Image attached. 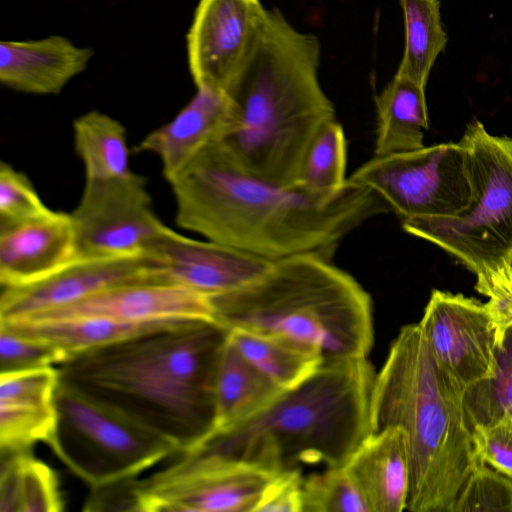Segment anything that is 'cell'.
<instances>
[{
  "mask_svg": "<svg viewBox=\"0 0 512 512\" xmlns=\"http://www.w3.org/2000/svg\"><path fill=\"white\" fill-rule=\"evenodd\" d=\"M168 183L180 227L270 260L299 254L332 260L346 235L389 211L375 192L347 181L339 193L321 196L254 177L221 141L202 149Z\"/></svg>",
  "mask_w": 512,
  "mask_h": 512,
  "instance_id": "obj_1",
  "label": "cell"
},
{
  "mask_svg": "<svg viewBox=\"0 0 512 512\" xmlns=\"http://www.w3.org/2000/svg\"><path fill=\"white\" fill-rule=\"evenodd\" d=\"M227 334L216 321H187L70 356L59 381L189 451L212 430Z\"/></svg>",
  "mask_w": 512,
  "mask_h": 512,
  "instance_id": "obj_2",
  "label": "cell"
},
{
  "mask_svg": "<svg viewBox=\"0 0 512 512\" xmlns=\"http://www.w3.org/2000/svg\"><path fill=\"white\" fill-rule=\"evenodd\" d=\"M320 43L267 10L262 28L227 89L234 128L221 141L237 165L264 181L295 186L307 151L335 109L319 78Z\"/></svg>",
  "mask_w": 512,
  "mask_h": 512,
  "instance_id": "obj_3",
  "label": "cell"
},
{
  "mask_svg": "<svg viewBox=\"0 0 512 512\" xmlns=\"http://www.w3.org/2000/svg\"><path fill=\"white\" fill-rule=\"evenodd\" d=\"M463 396L435 363L419 323L401 327L374 379L369 427L398 426L406 434L408 511L454 512L463 487L484 465Z\"/></svg>",
  "mask_w": 512,
  "mask_h": 512,
  "instance_id": "obj_4",
  "label": "cell"
},
{
  "mask_svg": "<svg viewBox=\"0 0 512 512\" xmlns=\"http://www.w3.org/2000/svg\"><path fill=\"white\" fill-rule=\"evenodd\" d=\"M375 376L367 358L325 359L303 384L282 391L248 419L210 432L192 450L272 473L299 464L344 465L370 433Z\"/></svg>",
  "mask_w": 512,
  "mask_h": 512,
  "instance_id": "obj_5",
  "label": "cell"
},
{
  "mask_svg": "<svg viewBox=\"0 0 512 512\" xmlns=\"http://www.w3.org/2000/svg\"><path fill=\"white\" fill-rule=\"evenodd\" d=\"M210 300L215 321L226 330L284 337L325 359L367 358L374 344L370 294L316 254L274 260L256 280Z\"/></svg>",
  "mask_w": 512,
  "mask_h": 512,
  "instance_id": "obj_6",
  "label": "cell"
},
{
  "mask_svg": "<svg viewBox=\"0 0 512 512\" xmlns=\"http://www.w3.org/2000/svg\"><path fill=\"white\" fill-rule=\"evenodd\" d=\"M474 198L454 217L402 220L408 234L441 248L475 275L512 264V137L492 135L477 120L461 139Z\"/></svg>",
  "mask_w": 512,
  "mask_h": 512,
  "instance_id": "obj_7",
  "label": "cell"
},
{
  "mask_svg": "<svg viewBox=\"0 0 512 512\" xmlns=\"http://www.w3.org/2000/svg\"><path fill=\"white\" fill-rule=\"evenodd\" d=\"M51 449L92 489L136 478L178 452L156 432L59 381Z\"/></svg>",
  "mask_w": 512,
  "mask_h": 512,
  "instance_id": "obj_8",
  "label": "cell"
},
{
  "mask_svg": "<svg viewBox=\"0 0 512 512\" xmlns=\"http://www.w3.org/2000/svg\"><path fill=\"white\" fill-rule=\"evenodd\" d=\"M346 181L375 192L401 221L458 216L474 198L468 153L461 140L373 156Z\"/></svg>",
  "mask_w": 512,
  "mask_h": 512,
  "instance_id": "obj_9",
  "label": "cell"
},
{
  "mask_svg": "<svg viewBox=\"0 0 512 512\" xmlns=\"http://www.w3.org/2000/svg\"><path fill=\"white\" fill-rule=\"evenodd\" d=\"M180 453L161 471L131 480L132 511L254 512L277 474L199 450Z\"/></svg>",
  "mask_w": 512,
  "mask_h": 512,
  "instance_id": "obj_10",
  "label": "cell"
},
{
  "mask_svg": "<svg viewBox=\"0 0 512 512\" xmlns=\"http://www.w3.org/2000/svg\"><path fill=\"white\" fill-rule=\"evenodd\" d=\"M71 214L78 258L143 254L167 226L152 209L143 176L86 180Z\"/></svg>",
  "mask_w": 512,
  "mask_h": 512,
  "instance_id": "obj_11",
  "label": "cell"
},
{
  "mask_svg": "<svg viewBox=\"0 0 512 512\" xmlns=\"http://www.w3.org/2000/svg\"><path fill=\"white\" fill-rule=\"evenodd\" d=\"M418 323L435 363L463 395L496 375L500 348L485 303L435 289Z\"/></svg>",
  "mask_w": 512,
  "mask_h": 512,
  "instance_id": "obj_12",
  "label": "cell"
},
{
  "mask_svg": "<svg viewBox=\"0 0 512 512\" xmlns=\"http://www.w3.org/2000/svg\"><path fill=\"white\" fill-rule=\"evenodd\" d=\"M267 14L260 0H200L187 33V58L197 89H227Z\"/></svg>",
  "mask_w": 512,
  "mask_h": 512,
  "instance_id": "obj_13",
  "label": "cell"
},
{
  "mask_svg": "<svg viewBox=\"0 0 512 512\" xmlns=\"http://www.w3.org/2000/svg\"><path fill=\"white\" fill-rule=\"evenodd\" d=\"M156 282L207 296L238 289L263 275L274 260L210 240L188 238L167 227L145 252Z\"/></svg>",
  "mask_w": 512,
  "mask_h": 512,
  "instance_id": "obj_14",
  "label": "cell"
},
{
  "mask_svg": "<svg viewBox=\"0 0 512 512\" xmlns=\"http://www.w3.org/2000/svg\"><path fill=\"white\" fill-rule=\"evenodd\" d=\"M155 282L147 253L77 258L53 276L20 288H2L0 322L63 307L102 289L126 283Z\"/></svg>",
  "mask_w": 512,
  "mask_h": 512,
  "instance_id": "obj_15",
  "label": "cell"
},
{
  "mask_svg": "<svg viewBox=\"0 0 512 512\" xmlns=\"http://www.w3.org/2000/svg\"><path fill=\"white\" fill-rule=\"evenodd\" d=\"M74 317H102L128 322L215 321L209 296L182 285L159 282L111 286L72 304L13 321H45Z\"/></svg>",
  "mask_w": 512,
  "mask_h": 512,
  "instance_id": "obj_16",
  "label": "cell"
},
{
  "mask_svg": "<svg viewBox=\"0 0 512 512\" xmlns=\"http://www.w3.org/2000/svg\"><path fill=\"white\" fill-rule=\"evenodd\" d=\"M77 258L71 214L51 210L38 218L0 223L2 288H20L45 280Z\"/></svg>",
  "mask_w": 512,
  "mask_h": 512,
  "instance_id": "obj_17",
  "label": "cell"
},
{
  "mask_svg": "<svg viewBox=\"0 0 512 512\" xmlns=\"http://www.w3.org/2000/svg\"><path fill=\"white\" fill-rule=\"evenodd\" d=\"M236 119V106L228 93L197 89L178 114L146 135L135 151L157 155L168 181L202 149L223 141Z\"/></svg>",
  "mask_w": 512,
  "mask_h": 512,
  "instance_id": "obj_18",
  "label": "cell"
},
{
  "mask_svg": "<svg viewBox=\"0 0 512 512\" xmlns=\"http://www.w3.org/2000/svg\"><path fill=\"white\" fill-rule=\"evenodd\" d=\"M58 384L55 366L0 374L1 451L28 450L39 441L50 445Z\"/></svg>",
  "mask_w": 512,
  "mask_h": 512,
  "instance_id": "obj_19",
  "label": "cell"
},
{
  "mask_svg": "<svg viewBox=\"0 0 512 512\" xmlns=\"http://www.w3.org/2000/svg\"><path fill=\"white\" fill-rule=\"evenodd\" d=\"M93 54L91 48L79 47L61 35L3 40L0 43V82L17 92L58 94L88 67Z\"/></svg>",
  "mask_w": 512,
  "mask_h": 512,
  "instance_id": "obj_20",
  "label": "cell"
},
{
  "mask_svg": "<svg viewBox=\"0 0 512 512\" xmlns=\"http://www.w3.org/2000/svg\"><path fill=\"white\" fill-rule=\"evenodd\" d=\"M359 484L370 512L407 509L410 456L405 432L388 426L370 432L345 463Z\"/></svg>",
  "mask_w": 512,
  "mask_h": 512,
  "instance_id": "obj_21",
  "label": "cell"
},
{
  "mask_svg": "<svg viewBox=\"0 0 512 512\" xmlns=\"http://www.w3.org/2000/svg\"><path fill=\"white\" fill-rule=\"evenodd\" d=\"M282 391L242 356L227 334L214 376L211 432L248 419Z\"/></svg>",
  "mask_w": 512,
  "mask_h": 512,
  "instance_id": "obj_22",
  "label": "cell"
},
{
  "mask_svg": "<svg viewBox=\"0 0 512 512\" xmlns=\"http://www.w3.org/2000/svg\"><path fill=\"white\" fill-rule=\"evenodd\" d=\"M194 320L128 322L102 317H74L57 320L0 322L13 332L50 342L68 358L78 353L110 345L149 332Z\"/></svg>",
  "mask_w": 512,
  "mask_h": 512,
  "instance_id": "obj_23",
  "label": "cell"
},
{
  "mask_svg": "<svg viewBox=\"0 0 512 512\" xmlns=\"http://www.w3.org/2000/svg\"><path fill=\"white\" fill-rule=\"evenodd\" d=\"M377 128L373 156L419 149L428 129L425 87L395 74L376 97Z\"/></svg>",
  "mask_w": 512,
  "mask_h": 512,
  "instance_id": "obj_24",
  "label": "cell"
},
{
  "mask_svg": "<svg viewBox=\"0 0 512 512\" xmlns=\"http://www.w3.org/2000/svg\"><path fill=\"white\" fill-rule=\"evenodd\" d=\"M228 338L249 363L282 390L303 384L325 360L319 351L280 336L232 329Z\"/></svg>",
  "mask_w": 512,
  "mask_h": 512,
  "instance_id": "obj_25",
  "label": "cell"
},
{
  "mask_svg": "<svg viewBox=\"0 0 512 512\" xmlns=\"http://www.w3.org/2000/svg\"><path fill=\"white\" fill-rule=\"evenodd\" d=\"M63 499L55 471L30 449L1 451L0 512H59Z\"/></svg>",
  "mask_w": 512,
  "mask_h": 512,
  "instance_id": "obj_26",
  "label": "cell"
},
{
  "mask_svg": "<svg viewBox=\"0 0 512 512\" xmlns=\"http://www.w3.org/2000/svg\"><path fill=\"white\" fill-rule=\"evenodd\" d=\"M75 150L83 162L86 180H107L132 172L125 127L97 110L73 123Z\"/></svg>",
  "mask_w": 512,
  "mask_h": 512,
  "instance_id": "obj_27",
  "label": "cell"
},
{
  "mask_svg": "<svg viewBox=\"0 0 512 512\" xmlns=\"http://www.w3.org/2000/svg\"><path fill=\"white\" fill-rule=\"evenodd\" d=\"M405 24V48L396 74L426 87L438 55L447 45L440 0H400Z\"/></svg>",
  "mask_w": 512,
  "mask_h": 512,
  "instance_id": "obj_28",
  "label": "cell"
},
{
  "mask_svg": "<svg viewBox=\"0 0 512 512\" xmlns=\"http://www.w3.org/2000/svg\"><path fill=\"white\" fill-rule=\"evenodd\" d=\"M346 162L343 127L336 120L330 121L312 141L295 186L315 195L337 194L346 186Z\"/></svg>",
  "mask_w": 512,
  "mask_h": 512,
  "instance_id": "obj_29",
  "label": "cell"
},
{
  "mask_svg": "<svg viewBox=\"0 0 512 512\" xmlns=\"http://www.w3.org/2000/svg\"><path fill=\"white\" fill-rule=\"evenodd\" d=\"M302 512H370L354 476L344 465L326 467L303 480Z\"/></svg>",
  "mask_w": 512,
  "mask_h": 512,
  "instance_id": "obj_30",
  "label": "cell"
},
{
  "mask_svg": "<svg viewBox=\"0 0 512 512\" xmlns=\"http://www.w3.org/2000/svg\"><path fill=\"white\" fill-rule=\"evenodd\" d=\"M498 356L496 375L464 392V406L472 428L491 424L506 413L512 415V344L508 334Z\"/></svg>",
  "mask_w": 512,
  "mask_h": 512,
  "instance_id": "obj_31",
  "label": "cell"
},
{
  "mask_svg": "<svg viewBox=\"0 0 512 512\" xmlns=\"http://www.w3.org/2000/svg\"><path fill=\"white\" fill-rule=\"evenodd\" d=\"M67 358L63 350L48 341L0 326V374L55 366Z\"/></svg>",
  "mask_w": 512,
  "mask_h": 512,
  "instance_id": "obj_32",
  "label": "cell"
},
{
  "mask_svg": "<svg viewBox=\"0 0 512 512\" xmlns=\"http://www.w3.org/2000/svg\"><path fill=\"white\" fill-rule=\"evenodd\" d=\"M461 511L512 512V479L491 467L480 466L456 501L454 512Z\"/></svg>",
  "mask_w": 512,
  "mask_h": 512,
  "instance_id": "obj_33",
  "label": "cell"
},
{
  "mask_svg": "<svg viewBox=\"0 0 512 512\" xmlns=\"http://www.w3.org/2000/svg\"><path fill=\"white\" fill-rule=\"evenodd\" d=\"M51 211L27 176L7 163L0 165V223L41 217Z\"/></svg>",
  "mask_w": 512,
  "mask_h": 512,
  "instance_id": "obj_34",
  "label": "cell"
},
{
  "mask_svg": "<svg viewBox=\"0 0 512 512\" xmlns=\"http://www.w3.org/2000/svg\"><path fill=\"white\" fill-rule=\"evenodd\" d=\"M473 438L479 461L512 479V415L474 426Z\"/></svg>",
  "mask_w": 512,
  "mask_h": 512,
  "instance_id": "obj_35",
  "label": "cell"
},
{
  "mask_svg": "<svg viewBox=\"0 0 512 512\" xmlns=\"http://www.w3.org/2000/svg\"><path fill=\"white\" fill-rule=\"evenodd\" d=\"M303 480L300 467L275 474L264 488L254 512H302Z\"/></svg>",
  "mask_w": 512,
  "mask_h": 512,
  "instance_id": "obj_36",
  "label": "cell"
},
{
  "mask_svg": "<svg viewBox=\"0 0 512 512\" xmlns=\"http://www.w3.org/2000/svg\"><path fill=\"white\" fill-rule=\"evenodd\" d=\"M508 336H509V338L511 340V344H512V329L508 332Z\"/></svg>",
  "mask_w": 512,
  "mask_h": 512,
  "instance_id": "obj_37",
  "label": "cell"
}]
</instances>
